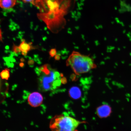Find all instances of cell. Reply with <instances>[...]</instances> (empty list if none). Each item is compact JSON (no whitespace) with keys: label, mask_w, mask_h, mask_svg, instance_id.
Here are the masks:
<instances>
[{"label":"cell","mask_w":131,"mask_h":131,"mask_svg":"<svg viewBox=\"0 0 131 131\" xmlns=\"http://www.w3.org/2000/svg\"><path fill=\"white\" fill-rule=\"evenodd\" d=\"M45 11L37 14L51 32L57 33L64 28L66 24L65 16L69 12L74 0H44Z\"/></svg>","instance_id":"1"},{"label":"cell","mask_w":131,"mask_h":131,"mask_svg":"<svg viewBox=\"0 0 131 131\" xmlns=\"http://www.w3.org/2000/svg\"><path fill=\"white\" fill-rule=\"evenodd\" d=\"M66 64L78 75L87 73L97 67L91 57L77 51H73L70 54L66 60Z\"/></svg>","instance_id":"2"},{"label":"cell","mask_w":131,"mask_h":131,"mask_svg":"<svg viewBox=\"0 0 131 131\" xmlns=\"http://www.w3.org/2000/svg\"><path fill=\"white\" fill-rule=\"evenodd\" d=\"M82 123L67 114H62L51 119L50 127L52 131H78L77 128Z\"/></svg>","instance_id":"3"},{"label":"cell","mask_w":131,"mask_h":131,"mask_svg":"<svg viewBox=\"0 0 131 131\" xmlns=\"http://www.w3.org/2000/svg\"><path fill=\"white\" fill-rule=\"evenodd\" d=\"M43 73L44 75L40 80L41 86L43 91L55 90L61 85L62 83V76L57 70L52 68L48 74Z\"/></svg>","instance_id":"4"},{"label":"cell","mask_w":131,"mask_h":131,"mask_svg":"<svg viewBox=\"0 0 131 131\" xmlns=\"http://www.w3.org/2000/svg\"><path fill=\"white\" fill-rule=\"evenodd\" d=\"M43 100V96L40 93L34 92L29 95L28 102L32 107H37L41 105Z\"/></svg>","instance_id":"5"},{"label":"cell","mask_w":131,"mask_h":131,"mask_svg":"<svg viewBox=\"0 0 131 131\" xmlns=\"http://www.w3.org/2000/svg\"><path fill=\"white\" fill-rule=\"evenodd\" d=\"M97 115L101 118L108 117L111 112L110 106L107 104H104L97 108L96 109Z\"/></svg>","instance_id":"6"},{"label":"cell","mask_w":131,"mask_h":131,"mask_svg":"<svg viewBox=\"0 0 131 131\" xmlns=\"http://www.w3.org/2000/svg\"><path fill=\"white\" fill-rule=\"evenodd\" d=\"M25 3H29L39 9L40 12L44 13L45 11V7L44 0H22Z\"/></svg>","instance_id":"7"},{"label":"cell","mask_w":131,"mask_h":131,"mask_svg":"<svg viewBox=\"0 0 131 131\" xmlns=\"http://www.w3.org/2000/svg\"><path fill=\"white\" fill-rule=\"evenodd\" d=\"M17 0H0V7L3 9H11L15 5Z\"/></svg>","instance_id":"8"},{"label":"cell","mask_w":131,"mask_h":131,"mask_svg":"<svg viewBox=\"0 0 131 131\" xmlns=\"http://www.w3.org/2000/svg\"><path fill=\"white\" fill-rule=\"evenodd\" d=\"M69 94L71 97L73 99H79L81 97V90L79 88L74 87L70 89L69 91Z\"/></svg>","instance_id":"9"},{"label":"cell","mask_w":131,"mask_h":131,"mask_svg":"<svg viewBox=\"0 0 131 131\" xmlns=\"http://www.w3.org/2000/svg\"><path fill=\"white\" fill-rule=\"evenodd\" d=\"M19 48L22 51H28L31 50L32 49L34 48V47L32 46V43H28L26 42L24 40H23L22 41L20 45Z\"/></svg>","instance_id":"10"},{"label":"cell","mask_w":131,"mask_h":131,"mask_svg":"<svg viewBox=\"0 0 131 131\" xmlns=\"http://www.w3.org/2000/svg\"><path fill=\"white\" fill-rule=\"evenodd\" d=\"M10 70L8 68H6L0 73V76L3 79L8 80L10 77Z\"/></svg>","instance_id":"11"},{"label":"cell","mask_w":131,"mask_h":131,"mask_svg":"<svg viewBox=\"0 0 131 131\" xmlns=\"http://www.w3.org/2000/svg\"><path fill=\"white\" fill-rule=\"evenodd\" d=\"M12 50L14 53L17 54L20 53L21 52L19 47L15 45L14 44L13 46Z\"/></svg>","instance_id":"12"},{"label":"cell","mask_w":131,"mask_h":131,"mask_svg":"<svg viewBox=\"0 0 131 131\" xmlns=\"http://www.w3.org/2000/svg\"><path fill=\"white\" fill-rule=\"evenodd\" d=\"M49 54L51 57H53L56 54V50L55 49H52L49 52Z\"/></svg>","instance_id":"13"},{"label":"cell","mask_w":131,"mask_h":131,"mask_svg":"<svg viewBox=\"0 0 131 131\" xmlns=\"http://www.w3.org/2000/svg\"><path fill=\"white\" fill-rule=\"evenodd\" d=\"M28 63L29 66H32L34 64V60L32 59L29 60L28 62Z\"/></svg>","instance_id":"14"},{"label":"cell","mask_w":131,"mask_h":131,"mask_svg":"<svg viewBox=\"0 0 131 131\" xmlns=\"http://www.w3.org/2000/svg\"><path fill=\"white\" fill-rule=\"evenodd\" d=\"M28 52L26 51H22V54L24 56H25L27 55Z\"/></svg>","instance_id":"15"},{"label":"cell","mask_w":131,"mask_h":131,"mask_svg":"<svg viewBox=\"0 0 131 131\" xmlns=\"http://www.w3.org/2000/svg\"><path fill=\"white\" fill-rule=\"evenodd\" d=\"M2 32L1 29H0V41H2Z\"/></svg>","instance_id":"16"},{"label":"cell","mask_w":131,"mask_h":131,"mask_svg":"<svg viewBox=\"0 0 131 131\" xmlns=\"http://www.w3.org/2000/svg\"><path fill=\"white\" fill-rule=\"evenodd\" d=\"M24 63H23L22 62L19 63V66H20L21 68H23V67H24Z\"/></svg>","instance_id":"17"},{"label":"cell","mask_w":131,"mask_h":131,"mask_svg":"<svg viewBox=\"0 0 131 131\" xmlns=\"http://www.w3.org/2000/svg\"><path fill=\"white\" fill-rule=\"evenodd\" d=\"M20 61L22 62H24V58H21L20 59Z\"/></svg>","instance_id":"18"}]
</instances>
